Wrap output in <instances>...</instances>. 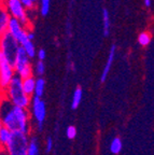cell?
Segmentation results:
<instances>
[{
  "instance_id": "f546056e",
  "label": "cell",
  "mask_w": 154,
  "mask_h": 155,
  "mask_svg": "<svg viewBox=\"0 0 154 155\" xmlns=\"http://www.w3.org/2000/svg\"><path fill=\"white\" fill-rule=\"evenodd\" d=\"M32 2H34V3H37V2H38V1H39V0H32Z\"/></svg>"
},
{
  "instance_id": "44dd1931",
  "label": "cell",
  "mask_w": 154,
  "mask_h": 155,
  "mask_svg": "<svg viewBox=\"0 0 154 155\" xmlns=\"http://www.w3.org/2000/svg\"><path fill=\"white\" fill-rule=\"evenodd\" d=\"M32 71H34V73H36V75L38 78H42V75L45 72V65H44V61H37L36 64L32 66Z\"/></svg>"
},
{
  "instance_id": "7c38bea8",
  "label": "cell",
  "mask_w": 154,
  "mask_h": 155,
  "mask_svg": "<svg viewBox=\"0 0 154 155\" xmlns=\"http://www.w3.org/2000/svg\"><path fill=\"white\" fill-rule=\"evenodd\" d=\"M35 83H36V77H35V75L26 78V79L22 80V88L27 96H29V97L34 96Z\"/></svg>"
},
{
  "instance_id": "d4e9b609",
  "label": "cell",
  "mask_w": 154,
  "mask_h": 155,
  "mask_svg": "<svg viewBox=\"0 0 154 155\" xmlns=\"http://www.w3.org/2000/svg\"><path fill=\"white\" fill-rule=\"evenodd\" d=\"M19 2L24 5L25 9L28 11V10H34L35 7H36V3H34L32 0H18Z\"/></svg>"
},
{
  "instance_id": "52a82bcc",
  "label": "cell",
  "mask_w": 154,
  "mask_h": 155,
  "mask_svg": "<svg viewBox=\"0 0 154 155\" xmlns=\"http://www.w3.org/2000/svg\"><path fill=\"white\" fill-rule=\"evenodd\" d=\"M19 48L18 42L8 32L0 37V52L5 57L8 61L13 66L16 58L17 51Z\"/></svg>"
},
{
  "instance_id": "2e32d148",
  "label": "cell",
  "mask_w": 154,
  "mask_h": 155,
  "mask_svg": "<svg viewBox=\"0 0 154 155\" xmlns=\"http://www.w3.org/2000/svg\"><path fill=\"white\" fill-rule=\"evenodd\" d=\"M12 134L13 133L10 129L5 128L3 126L1 127V129H0V149H3L10 142Z\"/></svg>"
},
{
  "instance_id": "1f68e13d",
  "label": "cell",
  "mask_w": 154,
  "mask_h": 155,
  "mask_svg": "<svg viewBox=\"0 0 154 155\" xmlns=\"http://www.w3.org/2000/svg\"><path fill=\"white\" fill-rule=\"evenodd\" d=\"M0 1H1V0H0Z\"/></svg>"
},
{
  "instance_id": "ac0fdd59",
  "label": "cell",
  "mask_w": 154,
  "mask_h": 155,
  "mask_svg": "<svg viewBox=\"0 0 154 155\" xmlns=\"http://www.w3.org/2000/svg\"><path fill=\"white\" fill-rule=\"evenodd\" d=\"M21 48L24 50L25 53L27 54V56H28L30 59H32V58L36 57V54H37L36 46H35V44L32 41H28V40H27L26 42H24L23 44H21Z\"/></svg>"
},
{
  "instance_id": "7a4b0ae2",
  "label": "cell",
  "mask_w": 154,
  "mask_h": 155,
  "mask_svg": "<svg viewBox=\"0 0 154 155\" xmlns=\"http://www.w3.org/2000/svg\"><path fill=\"white\" fill-rule=\"evenodd\" d=\"M5 98L13 106L28 109L32 101V97L27 96L22 88V80L17 75H14L11 82L9 83L8 87L3 92Z\"/></svg>"
},
{
  "instance_id": "484cf974",
  "label": "cell",
  "mask_w": 154,
  "mask_h": 155,
  "mask_svg": "<svg viewBox=\"0 0 154 155\" xmlns=\"http://www.w3.org/2000/svg\"><path fill=\"white\" fill-rule=\"evenodd\" d=\"M37 58H38V61H44V59H45L46 57V52L44 48H40L39 51H37V54H36Z\"/></svg>"
},
{
  "instance_id": "9c48e42d",
  "label": "cell",
  "mask_w": 154,
  "mask_h": 155,
  "mask_svg": "<svg viewBox=\"0 0 154 155\" xmlns=\"http://www.w3.org/2000/svg\"><path fill=\"white\" fill-rule=\"evenodd\" d=\"M27 29L26 27L23 26L21 23L15 18L10 19L9 25H8V34H10L13 38L18 42V44H23L27 41ZM29 41V40H28Z\"/></svg>"
},
{
  "instance_id": "3957f363",
  "label": "cell",
  "mask_w": 154,
  "mask_h": 155,
  "mask_svg": "<svg viewBox=\"0 0 154 155\" xmlns=\"http://www.w3.org/2000/svg\"><path fill=\"white\" fill-rule=\"evenodd\" d=\"M29 135L15 131L12 134L11 140L3 150L8 155H27Z\"/></svg>"
},
{
  "instance_id": "4dcf8cb0",
  "label": "cell",
  "mask_w": 154,
  "mask_h": 155,
  "mask_svg": "<svg viewBox=\"0 0 154 155\" xmlns=\"http://www.w3.org/2000/svg\"><path fill=\"white\" fill-rule=\"evenodd\" d=\"M1 127H2V123H1V120H0V129H1Z\"/></svg>"
},
{
  "instance_id": "8992f818",
  "label": "cell",
  "mask_w": 154,
  "mask_h": 155,
  "mask_svg": "<svg viewBox=\"0 0 154 155\" xmlns=\"http://www.w3.org/2000/svg\"><path fill=\"white\" fill-rule=\"evenodd\" d=\"M0 2L5 5L10 16L12 18L17 19L24 27L29 28L30 22H29L28 12L18 0H1Z\"/></svg>"
},
{
  "instance_id": "9a60e30c",
  "label": "cell",
  "mask_w": 154,
  "mask_h": 155,
  "mask_svg": "<svg viewBox=\"0 0 154 155\" xmlns=\"http://www.w3.org/2000/svg\"><path fill=\"white\" fill-rule=\"evenodd\" d=\"M82 98H83V91L80 86H78L75 90L72 95V99H71V109L77 110L79 108L80 104L82 101Z\"/></svg>"
},
{
  "instance_id": "ba28073f",
  "label": "cell",
  "mask_w": 154,
  "mask_h": 155,
  "mask_svg": "<svg viewBox=\"0 0 154 155\" xmlns=\"http://www.w3.org/2000/svg\"><path fill=\"white\" fill-rule=\"evenodd\" d=\"M15 75L14 68L0 52V91L5 92L9 83Z\"/></svg>"
},
{
  "instance_id": "4fadbf2b",
  "label": "cell",
  "mask_w": 154,
  "mask_h": 155,
  "mask_svg": "<svg viewBox=\"0 0 154 155\" xmlns=\"http://www.w3.org/2000/svg\"><path fill=\"white\" fill-rule=\"evenodd\" d=\"M27 155H40V143L36 136H29Z\"/></svg>"
},
{
  "instance_id": "7402d4cb",
  "label": "cell",
  "mask_w": 154,
  "mask_h": 155,
  "mask_svg": "<svg viewBox=\"0 0 154 155\" xmlns=\"http://www.w3.org/2000/svg\"><path fill=\"white\" fill-rule=\"evenodd\" d=\"M40 1V13L42 16H46L50 12L51 0H39Z\"/></svg>"
},
{
  "instance_id": "603a6c76",
  "label": "cell",
  "mask_w": 154,
  "mask_h": 155,
  "mask_svg": "<svg viewBox=\"0 0 154 155\" xmlns=\"http://www.w3.org/2000/svg\"><path fill=\"white\" fill-rule=\"evenodd\" d=\"M78 135V130L77 128H75V126L73 125H70L67 127V129H66V137H67L69 140H73V139L77 137Z\"/></svg>"
},
{
  "instance_id": "5bb4252c",
  "label": "cell",
  "mask_w": 154,
  "mask_h": 155,
  "mask_svg": "<svg viewBox=\"0 0 154 155\" xmlns=\"http://www.w3.org/2000/svg\"><path fill=\"white\" fill-rule=\"evenodd\" d=\"M44 91H45V80H44L43 78H36L34 96L42 98V96H43V94H44Z\"/></svg>"
},
{
  "instance_id": "ffe728a7",
  "label": "cell",
  "mask_w": 154,
  "mask_h": 155,
  "mask_svg": "<svg viewBox=\"0 0 154 155\" xmlns=\"http://www.w3.org/2000/svg\"><path fill=\"white\" fill-rule=\"evenodd\" d=\"M138 43H139V45L141 46H148L150 43H151V35H150V32L148 31H142L139 34V36H138Z\"/></svg>"
},
{
  "instance_id": "e0dca14e",
  "label": "cell",
  "mask_w": 154,
  "mask_h": 155,
  "mask_svg": "<svg viewBox=\"0 0 154 155\" xmlns=\"http://www.w3.org/2000/svg\"><path fill=\"white\" fill-rule=\"evenodd\" d=\"M109 149H110V152L112 153L113 155L120 154V153L122 152V150H123V141H122V139H121L120 137H116V138H113L112 140H111Z\"/></svg>"
},
{
  "instance_id": "83f0119b",
  "label": "cell",
  "mask_w": 154,
  "mask_h": 155,
  "mask_svg": "<svg viewBox=\"0 0 154 155\" xmlns=\"http://www.w3.org/2000/svg\"><path fill=\"white\" fill-rule=\"evenodd\" d=\"M145 5L147 8H150L151 7V0H145Z\"/></svg>"
},
{
  "instance_id": "5b68a950",
  "label": "cell",
  "mask_w": 154,
  "mask_h": 155,
  "mask_svg": "<svg viewBox=\"0 0 154 155\" xmlns=\"http://www.w3.org/2000/svg\"><path fill=\"white\" fill-rule=\"evenodd\" d=\"M13 68H14L15 75H17L21 80H24L26 78L34 75L30 58L27 56V54L21 48V45H19L18 51H17L16 58H15V61L13 64Z\"/></svg>"
},
{
  "instance_id": "4316f807",
  "label": "cell",
  "mask_w": 154,
  "mask_h": 155,
  "mask_svg": "<svg viewBox=\"0 0 154 155\" xmlns=\"http://www.w3.org/2000/svg\"><path fill=\"white\" fill-rule=\"evenodd\" d=\"M35 39V34L34 31H32V29H27V40H29V41H34Z\"/></svg>"
},
{
  "instance_id": "6da1fadb",
  "label": "cell",
  "mask_w": 154,
  "mask_h": 155,
  "mask_svg": "<svg viewBox=\"0 0 154 155\" xmlns=\"http://www.w3.org/2000/svg\"><path fill=\"white\" fill-rule=\"evenodd\" d=\"M0 120L2 126L12 133L32 134V117L28 109L13 106L5 97L0 99Z\"/></svg>"
},
{
  "instance_id": "277c9868",
  "label": "cell",
  "mask_w": 154,
  "mask_h": 155,
  "mask_svg": "<svg viewBox=\"0 0 154 155\" xmlns=\"http://www.w3.org/2000/svg\"><path fill=\"white\" fill-rule=\"evenodd\" d=\"M30 117L35 122L36 130L41 133L43 129L44 122L46 119V104L42 98L39 97H32L30 101Z\"/></svg>"
},
{
  "instance_id": "8fae6325",
  "label": "cell",
  "mask_w": 154,
  "mask_h": 155,
  "mask_svg": "<svg viewBox=\"0 0 154 155\" xmlns=\"http://www.w3.org/2000/svg\"><path fill=\"white\" fill-rule=\"evenodd\" d=\"M11 16L8 13L5 5L0 2V37L3 36L8 31V25H9Z\"/></svg>"
},
{
  "instance_id": "cb8c5ba5",
  "label": "cell",
  "mask_w": 154,
  "mask_h": 155,
  "mask_svg": "<svg viewBox=\"0 0 154 155\" xmlns=\"http://www.w3.org/2000/svg\"><path fill=\"white\" fill-rule=\"evenodd\" d=\"M44 148H45V153L46 154H50L54 149V140L52 137H48L44 143Z\"/></svg>"
},
{
  "instance_id": "d6986e66",
  "label": "cell",
  "mask_w": 154,
  "mask_h": 155,
  "mask_svg": "<svg viewBox=\"0 0 154 155\" xmlns=\"http://www.w3.org/2000/svg\"><path fill=\"white\" fill-rule=\"evenodd\" d=\"M102 28H104V36L108 37L110 34V14L107 9L102 10Z\"/></svg>"
},
{
  "instance_id": "f1b7e54d",
  "label": "cell",
  "mask_w": 154,
  "mask_h": 155,
  "mask_svg": "<svg viewBox=\"0 0 154 155\" xmlns=\"http://www.w3.org/2000/svg\"><path fill=\"white\" fill-rule=\"evenodd\" d=\"M0 155H8V154L5 152V150H3V149H0Z\"/></svg>"
},
{
  "instance_id": "30bf717a",
  "label": "cell",
  "mask_w": 154,
  "mask_h": 155,
  "mask_svg": "<svg viewBox=\"0 0 154 155\" xmlns=\"http://www.w3.org/2000/svg\"><path fill=\"white\" fill-rule=\"evenodd\" d=\"M116 44H112L110 48V52H109L108 58H107V61L104 66V69H102V72H101L100 75V82L105 83L108 78V74L111 70V67H112V64H113L114 61V56H116Z\"/></svg>"
}]
</instances>
